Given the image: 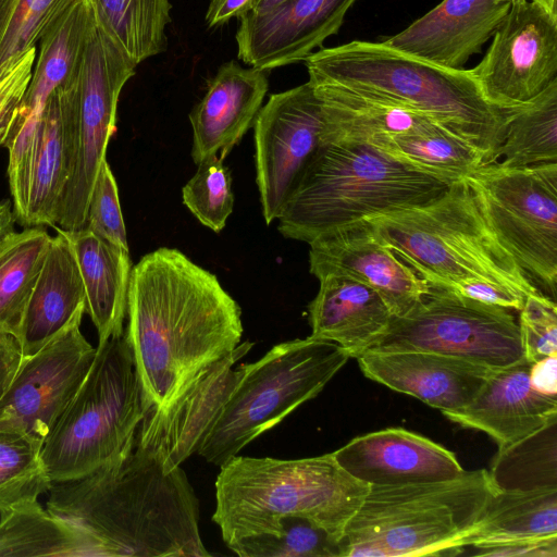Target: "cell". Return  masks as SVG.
I'll use <instances>...</instances> for the list:
<instances>
[{
  "label": "cell",
  "instance_id": "cell-1",
  "mask_svg": "<svg viewBox=\"0 0 557 557\" xmlns=\"http://www.w3.org/2000/svg\"><path fill=\"white\" fill-rule=\"evenodd\" d=\"M124 332L151 407L169 401L243 336L242 309L216 276L174 248L133 265Z\"/></svg>",
  "mask_w": 557,
  "mask_h": 557
},
{
  "label": "cell",
  "instance_id": "cell-2",
  "mask_svg": "<svg viewBox=\"0 0 557 557\" xmlns=\"http://www.w3.org/2000/svg\"><path fill=\"white\" fill-rule=\"evenodd\" d=\"M47 510L95 544L99 556L206 557L199 502L181 467L165 471L134 448L79 479L52 483Z\"/></svg>",
  "mask_w": 557,
  "mask_h": 557
},
{
  "label": "cell",
  "instance_id": "cell-3",
  "mask_svg": "<svg viewBox=\"0 0 557 557\" xmlns=\"http://www.w3.org/2000/svg\"><path fill=\"white\" fill-rule=\"evenodd\" d=\"M309 81L336 86L426 115L478 149L488 163L510 110L483 97L470 70L450 69L382 41L320 48L305 61Z\"/></svg>",
  "mask_w": 557,
  "mask_h": 557
},
{
  "label": "cell",
  "instance_id": "cell-4",
  "mask_svg": "<svg viewBox=\"0 0 557 557\" xmlns=\"http://www.w3.org/2000/svg\"><path fill=\"white\" fill-rule=\"evenodd\" d=\"M367 220L432 288L461 295L466 287L485 282L522 300L539 290L493 233L465 180L424 203Z\"/></svg>",
  "mask_w": 557,
  "mask_h": 557
},
{
  "label": "cell",
  "instance_id": "cell-5",
  "mask_svg": "<svg viewBox=\"0 0 557 557\" xmlns=\"http://www.w3.org/2000/svg\"><path fill=\"white\" fill-rule=\"evenodd\" d=\"M369 487L347 473L333 453L301 459L236 455L220 467L212 520L226 545L275 533L287 516L308 518L343 537Z\"/></svg>",
  "mask_w": 557,
  "mask_h": 557
},
{
  "label": "cell",
  "instance_id": "cell-6",
  "mask_svg": "<svg viewBox=\"0 0 557 557\" xmlns=\"http://www.w3.org/2000/svg\"><path fill=\"white\" fill-rule=\"evenodd\" d=\"M449 184L369 145H322L299 175L277 220L286 238L310 243L335 227L424 203Z\"/></svg>",
  "mask_w": 557,
  "mask_h": 557
},
{
  "label": "cell",
  "instance_id": "cell-7",
  "mask_svg": "<svg viewBox=\"0 0 557 557\" xmlns=\"http://www.w3.org/2000/svg\"><path fill=\"white\" fill-rule=\"evenodd\" d=\"M496 492L485 469L441 481L370 485L345 527V557L459 555Z\"/></svg>",
  "mask_w": 557,
  "mask_h": 557
},
{
  "label": "cell",
  "instance_id": "cell-8",
  "mask_svg": "<svg viewBox=\"0 0 557 557\" xmlns=\"http://www.w3.org/2000/svg\"><path fill=\"white\" fill-rule=\"evenodd\" d=\"M149 408L125 334L98 344L84 382L42 444L50 481L79 479L129 454Z\"/></svg>",
  "mask_w": 557,
  "mask_h": 557
},
{
  "label": "cell",
  "instance_id": "cell-9",
  "mask_svg": "<svg viewBox=\"0 0 557 557\" xmlns=\"http://www.w3.org/2000/svg\"><path fill=\"white\" fill-rule=\"evenodd\" d=\"M350 357L311 336L273 346L243 372L198 450L221 467L255 438L314 398Z\"/></svg>",
  "mask_w": 557,
  "mask_h": 557
},
{
  "label": "cell",
  "instance_id": "cell-10",
  "mask_svg": "<svg viewBox=\"0 0 557 557\" xmlns=\"http://www.w3.org/2000/svg\"><path fill=\"white\" fill-rule=\"evenodd\" d=\"M463 180L502 245L555 299L557 163L520 169L485 163Z\"/></svg>",
  "mask_w": 557,
  "mask_h": 557
},
{
  "label": "cell",
  "instance_id": "cell-11",
  "mask_svg": "<svg viewBox=\"0 0 557 557\" xmlns=\"http://www.w3.org/2000/svg\"><path fill=\"white\" fill-rule=\"evenodd\" d=\"M510 310L431 287L410 311L392 317L368 351H428L500 370L524 358Z\"/></svg>",
  "mask_w": 557,
  "mask_h": 557
},
{
  "label": "cell",
  "instance_id": "cell-12",
  "mask_svg": "<svg viewBox=\"0 0 557 557\" xmlns=\"http://www.w3.org/2000/svg\"><path fill=\"white\" fill-rule=\"evenodd\" d=\"M136 66L97 18L79 66L77 160L57 220L63 231L85 227L90 193L116 129L120 94Z\"/></svg>",
  "mask_w": 557,
  "mask_h": 557
},
{
  "label": "cell",
  "instance_id": "cell-13",
  "mask_svg": "<svg viewBox=\"0 0 557 557\" xmlns=\"http://www.w3.org/2000/svg\"><path fill=\"white\" fill-rule=\"evenodd\" d=\"M470 72L486 101L498 109L534 99L557 79V12L533 0L512 1Z\"/></svg>",
  "mask_w": 557,
  "mask_h": 557
},
{
  "label": "cell",
  "instance_id": "cell-14",
  "mask_svg": "<svg viewBox=\"0 0 557 557\" xmlns=\"http://www.w3.org/2000/svg\"><path fill=\"white\" fill-rule=\"evenodd\" d=\"M256 183L267 224L277 219L294 185L323 145L325 116L317 87L307 82L273 94L253 122Z\"/></svg>",
  "mask_w": 557,
  "mask_h": 557
},
{
  "label": "cell",
  "instance_id": "cell-15",
  "mask_svg": "<svg viewBox=\"0 0 557 557\" xmlns=\"http://www.w3.org/2000/svg\"><path fill=\"white\" fill-rule=\"evenodd\" d=\"M83 317L18 368L0 400V425L21 431L44 444L84 382L96 356L81 332Z\"/></svg>",
  "mask_w": 557,
  "mask_h": 557
},
{
  "label": "cell",
  "instance_id": "cell-16",
  "mask_svg": "<svg viewBox=\"0 0 557 557\" xmlns=\"http://www.w3.org/2000/svg\"><path fill=\"white\" fill-rule=\"evenodd\" d=\"M252 346V342L240 343L200 370L169 401L149 408L136 431L134 448L152 456L165 471L198 453L242 375V364L234 366Z\"/></svg>",
  "mask_w": 557,
  "mask_h": 557
},
{
  "label": "cell",
  "instance_id": "cell-17",
  "mask_svg": "<svg viewBox=\"0 0 557 557\" xmlns=\"http://www.w3.org/2000/svg\"><path fill=\"white\" fill-rule=\"evenodd\" d=\"M309 269L318 280L346 275L376 290L393 317L410 311L431 286L377 236L371 223L360 220L327 231L310 243Z\"/></svg>",
  "mask_w": 557,
  "mask_h": 557
},
{
  "label": "cell",
  "instance_id": "cell-18",
  "mask_svg": "<svg viewBox=\"0 0 557 557\" xmlns=\"http://www.w3.org/2000/svg\"><path fill=\"white\" fill-rule=\"evenodd\" d=\"M357 0H287L262 15L238 18L237 55L246 64L272 70L304 62L341 29Z\"/></svg>",
  "mask_w": 557,
  "mask_h": 557
},
{
  "label": "cell",
  "instance_id": "cell-19",
  "mask_svg": "<svg viewBox=\"0 0 557 557\" xmlns=\"http://www.w3.org/2000/svg\"><path fill=\"white\" fill-rule=\"evenodd\" d=\"M333 454L347 473L368 485L448 480L465 471L453 451L403 428L357 436Z\"/></svg>",
  "mask_w": 557,
  "mask_h": 557
},
{
  "label": "cell",
  "instance_id": "cell-20",
  "mask_svg": "<svg viewBox=\"0 0 557 557\" xmlns=\"http://www.w3.org/2000/svg\"><path fill=\"white\" fill-rule=\"evenodd\" d=\"M81 66V65H79ZM79 69L47 100L37 133L28 202L22 226H54L78 151Z\"/></svg>",
  "mask_w": 557,
  "mask_h": 557
},
{
  "label": "cell",
  "instance_id": "cell-21",
  "mask_svg": "<svg viewBox=\"0 0 557 557\" xmlns=\"http://www.w3.org/2000/svg\"><path fill=\"white\" fill-rule=\"evenodd\" d=\"M357 359L368 379L442 412L466 407L496 371L428 351H367Z\"/></svg>",
  "mask_w": 557,
  "mask_h": 557
},
{
  "label": "cell",
  "instance_id": "cell-22",
  "mask_svg": "<svg viewBox=\"0 0 557 557\" xmlns=\"http://www.w3.org/2000/svg\"><path fill=\"white\" fill-rule=\"evenodd\" d=\"M513 0H443L383 41L432 63L462 69L481 52Z\"/></svg>",
  "mask_w": 557,
  "mask_h": 557
},
{
  "label": "cell",
  "instance_id": "cell-23",
  "mask_svg": "<svg viewBox=\"0 0 557 557\" xmlns=\"http://www.w3.org/2000/svg\"><path fill=\"white\" fill-rule=\"evenodd\" d=\"M531 364L523 358L494 371L471 403L442 413L462 428L486 433L498 449L528 436L557 417V397L532 387Z\"/></svg>",
  "mask_w": 557,
  "mask_h": 557
},
{
  "label": "cell",
  "instance_id": "cell-24",
  "mask_svg": "<svg viewBox=\"0 0 557 557\" xmlns=\"http://www.w3.org/2000/svg\"><path fill=\"white\" fill-rule=\"evenodd\" d=\"M268 89L265 70L223 63L189 114L194 162L219 151L223 160L253 125Z\"/></svg>",
  "mask_w": 557,
  "mask_h": 557
},
{
  "label": "cell",
  "instance_id": "cell-25",
  "mask_svg": "<svg viewBox=\"0 0 557 557\" xmlns=\"http://www.w3.org/2000/svg\"><path fill=\"white\" fill-rule=\"evenodd\" d=\"M319 282L318 294L308 306L310 336L359 358L386 331L392 311L376 290L358 280L331 274Z\"/></svg>",
  "mask_w": 557,
  "mask_h": 557
},
{
  "label": "cell",
  "instance_id": "cell-26",
  "mask_svg": "<svg viewBox=\"0 0 557 557\" xmlns=\"http://www.w3.org/2000/svg\"><path fill=\"white\" fill-rule=\"evenodd\" d=\"M96 23L91 0H70L57 14L38 42L32 77L15 109L11 128L39 125L50 95L77 73Z\"/></svg>",
  "mask_w": 557,
  "mask_h": 557
},
{
  "label": "cell",
  "instance_id": "cell-27",
  "mask_svg": "<svg viewBox=\"0 0 557 557\" xmlns=\"http://www.w3.org/2000/svg\"><path fill=\"white\" fill-rule=\"evenodd\" d=\"M86 297L75 255L61 228L49 248L28 299L17 342L30 356L85 313Z\"/></svg>",
  "mask_w": 557,
  "mask_h": 557
},
{
  "label": "cell",
  "instance_id": "cell-28",
  "mask_svg": "<svg viewBox=\"0 0 557 557\" xmlns=\"http://www.w3.org/2000/svg\"><path fill=\"white\" fill-rule=\"evenodd\" d=\"M62 232L78 264L86 297L85 312L97 329L98 344L123 335L133 269L128 250L87 228Z\"/></svg>",
  "mask_w": 557,
  "mask_h": 557
},
{
  "label": "cell",
  "instance_id": "cell-29",
  "mask_svg": "<svg viewBox=\"0 0 557 557\" xmlns=\"http://www.w3.org/2000/svg\"><path fill=\"white\" fill-rule=\"evenodd\" d=\"M312 84L321 96L325 116L323 145L373 146L393 136L444 127L426 115L397 104L336 86Z\"/></svg>",
  "mask_w": 557,
  "mask_h": 557
},
{
  "label": "cell",
  "instance_id": "cell-30",
  "mask_svg": "<svg viewBox=\"0 0 557 557\" xmlns=\"http://www.w3.org/2000/svg\"><path fill=\"white\" fill-rule=\"evenodd\" d=\"M99 556L76 527L45 510L37 499L0 511V557Z\"/></svg>",
  "mask_w": 557,
  "mask_h": 557
},
{
  "label": "cell",
  "instance_id": "cell-31",
  "mask_svg": "<svg viewBox=\"0 0 557 557\" xmlns=\"http://www.w3.org/2000/svg\"><path fill=\"white\" fill-rule=\"evenodd\" d=\"M557 536V488L497 491L466 536V547Z\"/></svg>",
  "mask_w": 557,
  "mask_h": 557
},
{
  "label": "cell",
  "instance_id": "cell-32",
  "mask_svg": "<svg viewBox=\"0 0 557 557\" xmlns=\"http://www.w3.org/2000/svg\"><path fill=\"white\" fill-rule=\"evenodd\" d=\"M488 163L506 169L557 163V79L510 110L502 143Z\"/></svg>",
  "mask_w": 557,
  "mask_h": 557
},
{
  "label": "cell",
  "instance_id": "cell-33",
  "mask_svg": "<svg viewBox=\"0 0 557 557\" xmlns=\"http://www.w3.org/2000/svg\"><path fill=\"white\" fill-rule=\"evenodd\" d=\"M50 240L44 228L33 226L0 243V334L17 339Z\"/></svg>",
  "mask_w": 557,
  "mask_h": 557
},
{
  "label": "cell",
  "instance_id": "cell-34",
  "mask_svg": "<svg viewBox=\"0 0 557 557\" xmlns=\"http://www.w3.org/2000/svg\"><path fill=\"white\" fill-rule=\"evenodd\" d=\"M371 147L447 184L463 180L484 163L478 149L444 127L393 136Z\"/></svg>",
  "mask_w": 557,
  "mask_h": 557
},
{
  "label": "cell",
  "instance_id": "cell-35",
  "mask_svg": "<svg viewBox=\"0 0 557 557\" xmlns=\"http://www.w3.org/2000/svg\"><path fill=\"white\" fill-rule=\"evenodd\" d=\"M97 18L137 65L166 48L169 0H91Z\"/></svg>",
  "mask_w": 557,
  "mask_h": 557
},
{
  "label": "cell",
  "instance_id": "cell-36",
  "mask_svg": "<svg viewBox=\"0 0 557 557\" xmlns=\"http://www.w3.org/2000/svg\"><path fill=\"white\" fill-rule=\"evenodd\" d=\"M488 474L500 492L557 488V417L498 449Z\"/></svg>",
  "mask_w": 557,
  "mask_h": 557
},
{
  "label": "cell",
  "instance_id": "cell-37",
  "mask_svg": "<svg viewBox=\"0 0 557 557\" xmlns=\"http://www.w3.org/2000/svg\"><path fill=\"white\" fill-rule=\"evenodd\" d=\"M226 546L239 557H345L343 537L299 516L282 518L275 533L242 537Z\"/></svg>",
  "mask_w": 557,
  "mask_h": 557
},
{
  "label": "cell",
  "instance_id": "cell-38",
  "mask_svg": "<svg viewBox=\"0 0 557 557\" xmlns=\"http://www.w3.org/2000/svg\"><path fill=\"white\" fill-rule=\"evenodd\" d=\"M41 448L27 434L0 425V511L48 493L52 482Z\"/></svg>",
  "mask_w": 557,
  "mask_h": 557
},
{
  "label": "cell",
  "instance_id": "cell-39",
  "mask_svg": "<svg viewBox=\"0 0 557 557\" xmlns=\"http://www.w3.org/2000/svg\"><path fill=\"white\" fill-rule=\"evenodd\" d=\"M70 0H0V78L35 48Z\"/></svg>",
  "mask_w": 557,
  "mask_h": 557
},
{
  "label": "cell",
  "instance_id": "cell-40",
  "mask_svg": "<svg viewBox=\"0 0 557 557\" xmlns=\"http://www.w3.org/2000/svg\"><path fill=\"white\" fill-rule=\"evenodd\" d=\"M197 164L196 173L182 189L183 202L202 225L219 233L233 211L231 173L216 154Z\"/></svg>",
  "mask_w": 557,
  "mask_h": 557
},
{
  "label": "cell",
  "instance_id": "cell-41",
  "mask_svg": "<svg viewBox=\"0 0 557 557\" xmlns=\"http://www.w3.org/2000/svg\"><path fill=\"white\" fill-rule=\"evenodd\" d=\"M84 228L128 250L117 185L107 160L101 163L97 173L88 201Z\"/></svg>",
  "mask_w": 557,
  "mask_h": 557
},
{
  "label": "cell",
  "instance_id": "cell-42",
  "mask_svg": "<svg viewBox=\"0 0 557 557\" xmlns=\"http://www.w3.org/2000/svg\"><path fill=\"white\" fill-rule=\"evenodd\" d=\"M518 325L524 358L535 362L557 355V306L540 290L529 295L519 310Z\"/></svg>",
  "mask_w": 557,
  "mask_h": 557
},
{
  "label": "cell",
  "instance_id": "cell-43",
  "mask_svg": "<svg viewBox=\"0 0 557 557\" xmlns=\"http://www.w3.org/2000/svg\"><path fill=\"white\" fill-rule=\"evenodd\" d=\"M36 55L35 47L0 78V146L30 81Z\"/></svg>",
  "mask_w": 557,
  "mask_h": 557
},
{
  "label": "cell",
  "instance_id": "cell-44",
  "mask_svg": "<svg viewBox=\"0 0 557 557\" xmlns=\"http://www.w3.org/2000/svg\"><path fill=\"white\" fill-rule=\"evenodd\" d=\"M472 555L496 557H557V536L483 543L468 546Z\"/></svg>",
  "mask_w": 557,
  "mask_h": 557
},
{
  "label": "cell",
  "instance_id": "cell-45",
  "mask_svg": "<svg viewBox=\"0 0 557 557\" xmlns=\"http://www.w3.org/2000/svg\"><path fill=\"white\" fill-rule=\"evenodd\" d=\"M17 339L8 334H0V400L7 392L22 360Z\"/></svg>",
  "mask_w": 557,
  "mask_h": 557
},
{
  "label": "cell",
  "instance_id": "cell-46",
  "mask_svg": "<svg viewBox=\"0 0 557 557\" xmlns=\"http://www.w3.org/2000/svg\"><path fill=\"white\" fill-rule=\"evenodd\" d=\"M256 0H210L206 13V22L209 27H216L230 20L249 13Z\"/></svg>",
  "mask_w": 557,
  "mask_h": 557
},
{
  "label": "cell",
  "instance_id": "cell-47",
  "mask_svg": "<svg viewBox=\"0 0 557 557\" xmlns=\"http://www.w3.org/2000/svg\"><path fill=\"white\" fill-rule=\"evenodd\" d=\"M529 377L534 389L544 395L556 396L557 355L548 356L532 362Z\"/></svg>",
  "mask_w": 557,
  "mask_h": 557
},
{
  "label": "cell",
  "instance_id": "cell-48",
  "mask_svg": "<svg viewBox=\"0 0 557 557\" xmlns=\"http://www.w3.org/2000/svg\"><path fill=\"white\" fill-rule=\"evenodd\" d=\"M15 222L16 220L11 201L9 199L0 201V243L15 232Z\"/></svg>",
  "mask_w": 557,
  "mask_h": 557
},
{
  "label": "cell",
  "instance_id": "cell-49",
  "mask_svg": "<svg viewBox=\"0 0 557 557\" xmlns=\"http://www.w3.org/2000/svg\"><path fill=\"white\" fill-rule=\"evenodd\" d=\"M287 0H256L251 11L247 14L262 15L273 11Z\"/></svg>",
  "mask_w": 557,
  "mask_h": 557
},
{
  "label": "cell",
  "instance_id": "cell-50",
  "mask_svg": "<svg viewBox=\"0 0 557 557\" xmlns=\"http://www.w3.org/2000/svg\"><path fill=\"white\" fill-rule=\"evenodd\" d=\"M533 1H536L541 4H543L544 7L548 8L549 10L557 12V0H533Z\"/></svg>",
  "mask_w": 557,
  "mask_h": 557
}]
</instances>
